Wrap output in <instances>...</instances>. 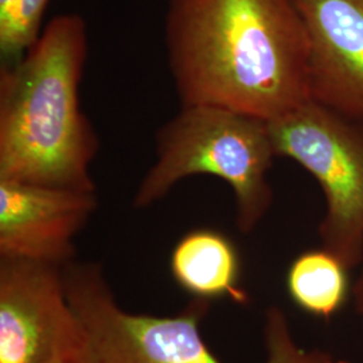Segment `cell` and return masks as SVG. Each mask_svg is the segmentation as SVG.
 <instances>
[{
  "instance_id": "1",
  "label": "cell",
  "mask_w": 363,
  "mask_h": 363,
  "mask_svg": "<svg viewBox=\"0 0 363 363\" xmlns=\"http://www.w3.org/2000/svg\"><path fill=\"white\" fill-rule=\"evenodd\" d=\"M167 65L181 106L272 121L310 99V40L294 0H167Z\"/></svg>"
},
{
  "instance_id": "2",
  "label": "cell",
  "mask_w": 363,
  "mask_h": 363,
  "mask_svg": "<svg viewBox=\"0 0 363 363\" xmlns=\"http://www.w3.org/2000/svg\"><path fill=\"white\" fill-rule=\"evenodd\" d=\"M88 28L54 16L22 58L0 70V179L96 191L100 140L81 106Z\"/></svg>"
},
{
  "instance_id": "3",
  "label": "cell",
  "mask_w": 363,
  "mask_h": 363,
  "mask_svg": "<svg viewBox=\"0 0 363 363\" xmlns=\"http://www.w3.org/2000/svg\"><path fill=\"white\" fill-rule=\"evenodd\" d=\"M62 273L82 334L77 363H223L199 328L208 300L196 298L175 316L130 313L118 306L100 265L70 261ZM264 334V363H325L330 357L301 349L280 308L267 312Z\"/></svg>"
},
{
  "instance_id": "4",
  "label": "cell",
  "mask_w": 363,
  "mask_h": 363,
  "mask_svg": "<svg viewBox=\"0 0 363 363\" xmlns=\"http://www.w3.org/2000/svg\"><path fill=\"white\" fill-rule=\"evenodd\" d=\"M155 142V162L138 186L133 208L152 206L186 178L213 175L233 191L240 232L255 230L273 201L268 175L277 156L269 121L220 106L189 105L157 130Z\"/></svg>"
},
{
  "instance_id": "5",
  "label": "cell",
  "mask_w": 363,
  "mask_h": 363,
  "mask_svg": "<svg viewBox=\"0 0 363 363\" xmlns=\"http://www.w3.org/2000/svg\"><path fill=\"white\" fill-rule=\"evenodd\" d=\"M277 157L298 163L325 194L322 247L347 269L363 261V123L308 100L269 121Z\"/></svg>"
},
{
  "instance_id": "6",
  "label": "cell",
  "mask_w": 363,
  "mask_h": 363,
  "mask_svg": "<svg viewBox=\"0 0 363 363\" xmlns=\"http://www.w3.org/2000/svg\"><path fill=\"white\" fill-rule=\"evenodd\" d=\"M62 267L0 259V363L78 362L82 334Z\"/></svg>"
},
{
  "instance_id": "7",
  "label": "cell",
  "mask_w": 363,
  "mask_h": 363,
  "mask_svg": "<svg viewBox=\"0 0 363 363\" xmlns=\"http://www.w3.org/2000/svg\"><path fill=\"white\" fill-rule=\"evenodd\" d=\"M97 206L96 191L0 179V259L65 265Z\"/></svg>"
},
{
  "instance_id": "8",
  "label": "cell",
  "mask_w": 363,
  "mask_h": 363,
  "mask_svg": "<svg viewBox=\"0 0 363 363\" xmlns=\"http://www.w3.org/2000/svg\"><path fill=\"white\" fill-rule=\"evenodd\" d=\"M310 40V99L363 123V0H294Z\"/></svg>"
},
{
  "instance_id": "9",
  "label": "cell",
  "mask_w": 363,
  "mask_h": 363,
  "mask_svg": "<svg viewBox=\"0 0 363 363\" xmlns=\"http://www.w3.org/2000/svg\"><path fill=\"white\" fill-rule=\"evenodd\" d=\"M171 273L186 292L201 300L229 298L244 303L241 262L233 242L213 229H196L182 237L169 259Z\"/></svg>"
},
{
  "instance_id": "10",
  "label": "cell",
  "mask_w": 363,
  "mask_h": 363,
  "mask_svg": "<svg viewBox=\"0 0 363 363\" xmlns=\"http://www.w3.org/2000/svg\"><path fill=\"white\" fill-rule=\"evenodd\" d=\"M350 269L325 247L298 255L286 272V289L300 310L330 319L349 298Z\"/></svg>"
},
{
  "instance_id": "11",
  "label": "cell",
  "mask_w": 363,
  "mask_h": 363,
  "mask_svg": "<svg viewBox=\"0 0 363 363\" xmlns=\"http://www.w3.org/2000/svg\"><path fill=\"white\" fill-rule=\"evenodd\" d=\"M50 0H0V54L11 64L38 40Z\"/></svg>"
},
{
  "instance_id": "12",
  "label": "cell",
  "mask_w": 363,
  "mask_h": 363,
  "mask_svg": "<svg viewBox=\"0 0 363 363\" xmlns=\"http://www.w3.org/2000/svg\"><path fill=\"white\" fill-rule=\"evenodd\" d=\"M352 296H354V303H355V310L358 316L361 318L363 325V267L362 271L359 273L354 288H352Z\"/></svg>"
},
{
  "instance_id": "13",
  "label": "cell",
  "mask_w": 363,
  "mask_h": 363,
  "mask_svg": "<svg viewBox=\"0 0 363 363\" xmlns=\"http://www.w3.org/2000/svg\"><path fill=\"white\" fill-rule=\"evenodd\" d=\"M325 363H347V362H343V361H333V358H331V357H328V358H327V361H325Z\"/></svg>"
},
{
  "instance_id": "14",
  "label": "cell",
  "mask_w": 363,
  "mask_h": 363,
  "mask_svg": "<svg viewBox=\"0 0 363 363\" xmlns=\"http://www.w3.org/2000/svg\"><path fill=\"white\" fill-rule=\"evenodd\" d=\"M62 363H64V362H62Z\"/></svg>"
}]
</instances>
